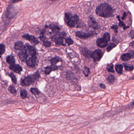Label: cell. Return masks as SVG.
I'll return each instance as SVG.
<instances>
[{"instance_id": "cell-1", "label": "cell", "mask_w": 134, "mask_h": 134, "mask_svg": "<svg viewBox=\"0 0 134 134\" xmlns=\"http://www.w3.org/2000/svg\"><path fill=\"white\" fill-rule=\"evenodd\" d=\"M95 12L96 15L103 18H109L114 16V10L109 4H101L96 7Z\"/></svg>"}, {"instance_id": "cell-2", "label": "cell", "mask_w": 134, "mask_h": 134, "mask_svg": "<svg viewBox=\"0 0 134 134\" xmlns=\"http://www.w3.org/2000/svg\"><path fill=\"white\" fill-rule=\"evenodd\" d=\"M65 23L70 28H82L84 26L83 23L80 22V17L77 14H72L70 13H65L64 17Z\"/></svg>"}, {"instance_id": "cell-3", "label": "cell", "mask_w": 134, "mask_h": 134, "mask_svg": "<svg viewBox=\"0 0 134 134\" xmlns=\"http://www.w3.org/2000/svg\"><path fill=\"white\" fill-rule=\"evenodd\" d=\"M40 73L39 70H37L36 72L32 75H29L21 80V85L23 86H28L33 84L37 79L40 78Z\"/></svg>"}, {"instance_id": "cell-4", "label": "cell", "mask_w": 134, "mask_h": 134, "mask_svg": "<svg viewBox=\"0 0 134 134\" xmlns=\"http://www.w3.org/2000/svg\"><path fill=\"white\" fill-rule=\"evenodd\" d=\"M66 37L67 34L65 32L61 31L57 34L52 35L50 38L57 45L65 46L66 45L64 43V39L67 37Z\"/></svg>"}, {"instance_id": "cell-5", "label": "cell", "mask_w": 134, "mask_h": 134, "mask_svg": "<svg viewBox=\"0 0 134 134\" xmlns=\"http://www.w3.org/2000/svg\"><path fill=\"white\" fill-rule=\"evenodd\" d=\"M75 34L76 36L78 37L83 39H86L90 37L96 36L97 33L95 31H91L88 33H85L81 31H78L76 32Z\"/></svg>"}, {"instance_id": "cell-6", "label": "cell", "mask_w": 134, "mask_h": 134, "mask_svg": "<svg viewBox=\"0 0 134 134\" xmlns=\"http://www.w3.org/2000/svg\"><path fill=\"white\" fill-rule=\"evenodd\" d=\"M17 12L16 8L12 5H10L7 7L5 16L8 19H12L16 16Z\"/></svg>"}, {"instance_id": "cell-7", "label": "cell", "mask_w": 134, "mask_h": 134, "mask_svg": "<svg viewBox=\"0 0 134 134\" xmlns=\"http://www.w3.org/2000/svg\"><path fill=\"white\" fill-rule=\"evenodd\" d=\"M103 55V52L101 50L97 49L93 51L91 55V57L93 58L94 62L100 60Z\"/></svg>"}, {"instance_id": "cell-8", "label": "cell", "mask_w": 134, "mask_h": 134, "mask_svg": "<svg viewBox=\"0 0 134 134\" xmlns=\"http://www.w3.org/2000/svg\"><path fill=\"white\" fill-rule=\"evenodd\" d=\"M24 50L26 52L28 56L32 57L37 56V53L36 50L33 46L29 45L28 43H26L25 44V47Z\"/></svg>"}, {"instance_id": "cell-9", "label": "cell", "mask_w": 134, "mask_h": 134, "mask_svg": "<svg viewBox=\"0 0 134 134\" xmlns=\"http://www.w3.org/2000/svg\"><path fill=\"white\" fill-rule=\"evenodd\" d=\"M45 28L50 29L53 34L60 32L61 30L60 27L57 24L54 23H51L49 24H46Z\"/></svg>"}, {"instance_id": "cell-10", "label": "cell", "mask_w": 134, "mask_h": 134, "mask_svg": "<svg viewBox=\"0 0 134 134\" xmlns=\"http://www.w3.org/2000/svg\"><path fill=\"white\" fill-rule=\"evenodd\" d=\"M88 25L90 28L93 29H99L101 28L100 24L92 17H88Z\"/></svg>"}, {"instance_id": "cell-11", "label": "cell", "mask_w": 134, "mask_h": 134, "mask_svg": "<svg viewBox=\"0 0 134 134\" xmlns=\"http://www.w3.org/2000/svg\"><path fill=\"white\" fill-rule=\"evenodd\" d=\"M22 37L26 40L29 41L31 43H32V44H34L35 46H36L37 44H38L40 43V42L39 41L37 38H36L35 36H32L29 34H25L23 35Z\"/></svg>"}, {"instance_id": "cell-12", "label": "cell", "mask_w": 134, "mask_h": 134, "mask_svg": "<svg viewBox=\"0 0 134 134\" xmlns=\"http://www.w3.org/2000/svg\"><path fill=\"white\" fill-rule=\"evenodd\" d=\"M9 68L16 73L21 75L22 72L23 71V68L20 66L19 64H16V63L12 65H10L9 66Z\"/></svg>"}, {"instance_id": "cell-13", "label": "cell", "mask_w": 134, "mask_h": 134, "mask_svg": "<svg viewBox=\"0 0 134 134\" xmlns=\"http://www.w3.org/2000/svg\"><path fill=\"white\" fill-rule=\"evenodd\" d=\"M40 40L42 42L43 45L46 48L50 47L52 46V43L50 41L48 40L47 37L44 36V34H41V36L39 37Z\"/></svg>"}, {"instance_id": "cell-14", "label": "cell", "mask_w": 134, "mask_h": 134, "mask_svg": "<svg viewBox=\"0 0 134 134\" xmlns=\"http://www.w3.org/2000/svg\"><path fill=\"white\" fill-rule=\"evenodd\" d=\"M108 41L103 38H99L96 40V44L98 47L104 48L108 45Z\"/></svg>"}, {"instance_id": "cell-15", "label": "cell", "mask_w": 134, "mask_h": 134, "mask_svg": "<svg viewBox=\"0 0 134 134\" xmlns=\"http://www.w3.org/2000/svg\"><path fill=\"white\" fill-rule=\"evenodd\" d=\"M37 58V56L34 57H29V59L27 60V62H26L27 66L30 67H35L36 64V60Z\"/></svg>"}, {"instance_id": "cell-16", "label": "cell", "mask_w": 134, "mask_h": 134, "mask_svg": "<svg viewBox=\"0 0 134 134\" xmlns=\"http://www.w3.org/2000/svg\"><path fill=\"white\" fill-rule=\"evenodd\" d=\"M59 67V66H56V65H51V66H48L47 67H45L44 68V73L47 75H49L50 73L52 71H54L55 70H57V69H58Z\"/></svg>"}, {"instance_id": "cell-17", "label": "cell", "mask_w": 134, "mask_h": 134, "mask_svg": "<svg viewBox=\"0 0 134 134\" xmlns=\"http://www.w3.org/2000/svg\"><path fill=\"white\" fill-rule=\"evenodd\" d=\"M18 55L22 62L26 63V62H27L29 56L24 50L21 51V52L18 54Z\"/></svg>"}, {"instance_id": "cell-18", "label": "cell", "mask_w": 134, "mask_h": 134, "mask_svg": "<svg viewBox=\"0 0 134 134\" xmlns=\"http://www.w3.org/2000/svg\"><path fill=\"white\" fill-rule=\"evenodd\" d=\"M25 45L21 41H17L14 44V48L16 50L23 51L24 50Z\"/></svg>"}, {"instance_id": "cell-19", "label": "cell", "mask_w": 134, "mask_h": 134, "mask_svg": "<svg viewBox=\"0 0 134 134\" xmlns=\"http://www.w3.org/2000/svg\"><path fill=\"white\" fill-rule=\"evenodd\" d=\"M80 51L81 54L86 57H87V58L91 57V55L92 52L86 48H81L80 49Z\"/></svg>"}, {"instance_id": "cell-20", "label": "cell", "mask_w": 134, "mask_h": 134, "mask_svg": "<svg viewBox=\"0 0 134 134\" xmlns=\"http://www.w3.org/2000/svg\"><path fill=\"white\" fill-rule=\"evenodd\" d=\"M63 60L62 58L60 57L59 56H55L54 57H52L50 60V64L52 65H55L58 63L62 62Z\"/></svg>"}, {"instance_id": "cell-21", "label": "cell", "mask_w": 134, "mask_h": 134, "mask_svg": "<svg viewBox=\"0 0 134 134\" xmlns=\"http://www.w3.org/2000/svg\"><path fill=\"white\" fill-rule=\"evenodd\" d=\"M76 77L75 76L73 73L70 70H68L67 71L66 73V78L67 80H75L76 79Z\"/></svg>"}, {"instance_id": "cell-22", "label": "cell", "mask_w": 134, "mask_h": 134, "mask_svg": "<svg viewBox=\"0 0 134 134\" xmlns=\"http://www.w3.org/2000/svg\"><path fill=\"white\" fill-rule=\"evenodd\" d=\"M6 62L9 65H12L16 63V59L14 56L12 55H8L6 57Z\"/></svg>"}, {"instance_id": "cell-23", "label": "cell", "mask_w": 134, "mask_h": 134, "mask_svg": "<svg viewBox=\"0 0 134 134\" xmlns=\"http://www.w3.org/2000/svg\"><path fill=\"white\" fill-rule=\"evenodd\" d=\"M117 18L118 19V21H119L118 25V26L123 28V29L124 30H126L127 29L129 28V26H127L126 25H125L124 23L121 20L119 16H117Z\"/></svg>"}, {"instance_id": "cell-24", "label": "cell", "mask_w": 134, "mask_h": 134, "mask_svg": "<svg viewBox=\"0 0 134 134\" xmlns=\"http://www.w3.org/2000/svg\"><path fill=\"white\" fill-rule=\"evenodd\" d=\"M132 59L131 54L129 52L123 54L121 56V59L124 62H127Z\"/></svg>"}, {"instance_id": "cell-25", "label": "cell", "mask_w": 134, "mask_h": 134, "mask_svg": "<svg viewBox=\"0 0 134 134\" xmlns=\"http://www.w3.org/2000/svg\"><path fill=\"white\" fill-rule=\"evenodd\" d=\"M30 91L36 97H37V96L41 94V92L37 88H31L30 89Z\"/></svg>"}, {"instance_id": "cell-26", "label": "cell", "mask_w": 134, "mask_h": 134, "mask_svg": "<svg viewBox=\"0 0 134 134\" xmlns=\"http://www.w3.org/2000/svg\"><path fill=\"white\" fill-rule=\"evenodd\" d=\"M20 96L22 99L27 98L28 97V93L25 89H21L20 91Z\"/></svg>"}, {"instance_id": "cell-27", "label": "cell", "mask_w": 134, "mask_h": 134, "mask_svg": "<svg viewBox=\"0 0 134 134\" xmlns=\"http://www.w3.org/2000/svg\"><path fill=\"white\" fill-rule=\"evenodd\" d=\"M123 68V66L122 64L116 65L115 66V69H116V71L120 75L122 73Z\"/></svg>"}, {"instance_id": "cell-28", "label": "cell", "mask_w": 134, "mask_h": 134, "mask_svg": "<svg viewBox=\"0 0 134 134\" xmlns=\"http://www.w3.org/2000/svg\"><path fill=\"white\" fill-rule=\"evenodd\" d=\"M8 91L11 94L16 95L17 93V91L16 89L15 88V87L13 86L12 85H11L9 86L8 88Z\"/></svg>"}, {"instance_id": "cell-29", "label": "cell", "mask_w": 134, "mask_h": 134, "mask_svg": "<svg viewBox=\"0 0 134 134\" xmlns=\"http://www.w3.org/2000/svg\"><path fill=\"white\" fill-rule=\"evenodd\" d=\"M8 76L10 77L13 83H14L16 85L17 84V79L14 73L12 72L10 73H8Z\"/></svg>"}, {"instance_id": "cell-30", "label": "cell", "mask_w": 134, "mask_h": 134, "mask_svg": "<svg viewBox=\"0 0 134 134\" xmlns=\"http://www.w3.org/2000/svg\"><path fill=\"white\" fill-rule=\"evenodd\" d=\"M65 42L67 43L68 46H70V45H72L74 43V41L70 37H67L65 39Z\"/></svg>"}, {"instance_id": "cell-31", "label": "cell", "mask_w": 134, "mask_h": 134, "mask_svg": "<svg viewBox=\"0 0 134 134\" xmlns=\"http://www.w3.org/2000/svg\"><path fill=\"white\" fill-rule=\"evenodd\" d=\"M83 73L86 77L88 76L90 73V69L89 68L86 67V66H84V68L83 70Z\"/></svg>"}, {"instance_id": "cell-32", "label": "cell", "mask_w": 134, "mask_h": 134, "mask_svg": "<svg viewBox=\"0 0 134 134\" xmlns=\"http://www.w3.org/2000/svg\"><path fill=\"white\" fill-rule=\"evenodd\" d=\"M107 69L108 72H110L114 73L115 72L113 68V65L112 63L107 64Z\"/></svg>"}, {"instance_id": "cell-33", "label": "cell", "mask_w": 134, "mask_h": 134, "mask_svg": "<svg viewBox=\"0 0 134 134\" xmlns=\"http://www.w3.org/2000/svg\"><path fill=\"white\" fill-rule=\"evenodd\" d=\"M116 44L114 43H111L107 47V51L108 52H110L114 48L116 47Z\"/></svg>"}, {"instance_id": "cell-34", "label": "cell", "mask_w": 134, "mask_h": 134, "mask_svg": "<svg viewBox=\"0 0 134 134\" xmlns=\"http://www.w3.org/2000/svg\"><path fill=\"white\" fill-rule=\"evenodd\" d=\"M6 47L3 44H1L0 45V53H1V57L4 53L5 52Z\"/></svg>"}, {"instance_id": "cell-35", "label": "cell", "mask_w": 134, "mask_h": 134, "mask_svg": "<svg viewBox=\"0 0 134 134\" xmlns=\"http://www.w3.org/2000/svg\"><path fill=\"white\" fill-rule=\"evenodd\" d=\"M103 38L105 39L107 41L109 42L111 40L110 34L108 32H106L103 35Z\"/></svg>"}, {"instance_id": "cell-36", "label": "cell", "mask_w": 134, "mask_h": 134, "mask_svg": "<svg viewBox=\"0 0 134 134\" xmlns=\"http://www.w3.org/2000/svg\"><path fill=\"white\" fill-rule=\"evenodd\" d=\"M115 80L116 79H115V77L113 75H112L109 76L107 78V80L109 81L110 83H112V84L114 83Z\"/></svg>"}, {"instance_id": "cell-37", "label": "cell", "mask_w": 134, "mask_h": 134, "mask_svg": "<svg viewBox=\"0 0 134 134\" xmlns=\"http://www.w3.org/2000/svg\"><path fill=\"white\" fill-rule=\"evenodd\" d=\"M124 67L125 69L127 71H132L134 69V67L133 66H129L127 65L126 64L124 63Z\"/></svg>"}, {"instance_id": "cell-38", "label": "cell", "mask_w": 134, "mask_h": 134, "mask_svg": "<svg viewBox=\"0 0 134 134\" xmlns=\"http://www.w3.org/2000/svg\"><path fill=\"white\" fill-rule=\"evenodd\" d=\"M111 29L114 30V32L116 33H118V26L116 24L112 25L111 27Z\"/></svg>"}, {"instance_id": "cell-39", "label": "cell", "mask_w": 134, "mask_h": 134, "mask_svg": "<svg viewBox=\"0 0 134 134\" xmlns=\"http://www.w3.org/2000/svg\"><path fill=\"white\" fill-rule=\"evenodd\" d=\"M129 37L131 39H134V30L132 29L130 31L129 34Z\"/></svg>"}, {"instance_id": "cell-40", "label": "cell", "mask_w": 134, "mask_h": 134, "mask_svg": "<svg viewBox=\"0 0 134 134\" xmlns=\"http://www.w3.org/2000/svg\"><path fill=\"white\" fill-rule=\"evenodd\" d=\"M23 0H9V3L11 4H14L15 3H18Z\"/></svg>"}, {"instance_id": "cell-41", "label": "cell", "mask_w": 134, "mask_h": 134, "mask_svg": "<svg viewBox=\"0 0 134 134\" xmlns=\"http://www.w3.org/2000/svg\"><path fill=\"white\" fill-rule=\"evenodd\" d=\"M127 17V13L126 12H124V13H123V16H122L121 17V19H122V20H124V19H125L126 18V17Z\"/></svg>"}, {"instance_id": "cell-42", "label": "cell", "mask_w": 134, "mask_h": 134, "mask_svg": "<svg viewBox=\"0 0 134 134\" xmlns=\"http://www.w3.org/2000/svg\"><path fill=\"white\" fill-rule=\"evenodd\" d=\"M129 53L131 54V56L132 59L134 58V50H131L129 52Z\"/></svg>"}, {"instance_id": "cell-43", "label": "cell", "mask_w": 134, "mask_h": 134, "mask_svg": "<svg viewBox=\"0 0 134 134\" xmlns=\"http://www.w3.org/2000/svg\"><path fill=\"white\" fill-rule=\"evenodd\" d=\"M129 46L131 47L133 49H134V41H132L131 42L129 43Z\"/></svg>"}, {"instance_id": "cell-44", "label": "cell", "mask_w": 134, "mask_h": 134, "mask_svg": "<svg viewBox=\"0 0 134 134\" xmlns=\"http://www.w3.org/2000/svg\"><path fill=\"white\" fill-rule=\"evenodd\" d=\"M99 86H100L101 88H103V89H105L106 88V86L103 85V84H102V83H101V84H99Z\"/></svg>"}, {"instance_id": "cell-45", "label": "cell", "mask_w": 134, "mask_h": 134, "mask_svg": "<svg viewBox=\"0 0 134 134\" xmlns=\"http://www.w3.org/2000/svg\"><path fill=\"white\" fill-rule=\"evenodd\" d=\"M129 1H131L132 3H133L134 4V0H129Z\"/></svg>"}, {"instance_id": "cell-46", "label": "cell", "mask_w": 134, "mask_h": 134, "mask_svg": "<svg viewBox=\"0 0 134 134\" xmlns=\"http://www.w3.org/2000/svg\"><path fill=\"white\" fill-rule=\"evenodd\" d=\"M50 1H58V0H50Z\"/></svg>"}, {"instance_id": "cell-47", "label": "cell", "mask_w": 134, "mask_h": 134, "mask_svg": "<svg viewBox=\"0 0 134 134\" xmlns=\"http://www.w3.org/2000/svg\"><path fill=\"white\" fill-rule=\"evenodd\" d=\"M132 105H133V106H134V101H133V102H132Z\"/></svg>"}]
</instances>
